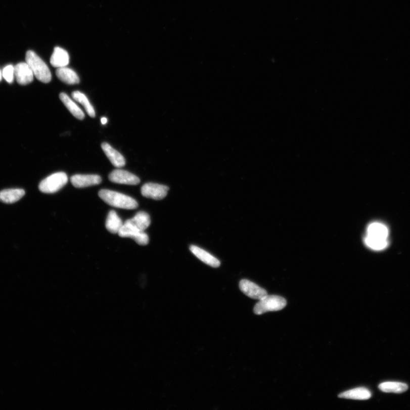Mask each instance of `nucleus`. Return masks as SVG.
I'll list each match as a JSON object with an SVG mask.
<instances>
[{
    "mask_svg": "<svg viewBox=\"0 0 410 410\" xmlns=\"http://www.w3.org/2000/svg\"><path fill=\"white\" fill-rule=\"evenodd\" d=\"M99 196L106 204L115 208L127 210L138 208V204L133 198L115 191L102 189L99 191Z\"/></svg>",
    "mask_w": 410,
    "mask_h": 410,
    "instance_id": "1",
    "label": "nucleus"
},
{
    "mask_svg": "<svg viewBox=\"0 0 410 410\" xmlns=\"http://www.w3.org/2000/svg\"><path fill=\"white\" fill-rule=\"evenodd\" d=\"M25 59L38 80L44 83L51 82L52 77L51 70L37 54L31 51L27 52Z\"/></svg>",
    "mask_w": 410,
    "mask_h": 410,
    "instance_id": "2",
    "label": "nucleus"
},
{
    "mask_svg": "<svg viewBox=\"0 0 410 410\" xmlns=\"http://www.w3.org/2000/svg\"><path fill=\"white\" fill-rule=\"evenodd\" d=\"M287 305V301L283 297L277 295H267L259 300L255 306L254 312L256 314H262L268 312L279 311Z\"/></svg>",
    "mask_w": 410,
    "mask_h": 410,
    "instance_id": "3",
    "label": "nucleus"
},
{
    "mask_svg": "<svg viewBox=\"0 0 410 410\" xmlns=\"http://www.w3.org/2000/svg\"><path fill=\"white\" fill-rule=\"evenodd\" d=\"M68 182V177L64 172L54 173L42 180L39 184V191L51 194L59 191Z\"/></svg>",
    "mask_w": 410,
    "mask_h": 410,
    "instance_id": "4",
    "label": "nucleus"
},
{
    "mask_svg": "<svg viewBox=\"0 0 410 410\" xmlns=\"http://www.w3.org/2000/svg\"><path fill=\"white\" fill-rule=\"evenodd\" d=\"M118 234L121 238L133 239L139 245L146 246L149 243V237L145 232L126 222L120 229Z\"/></svg>",
    "mask_w": 410,
    "mask_h": 410,
    "instance_id": "5",
    "label": "nucleus"
},
{
    "mask_svg": "<svg viewBox=\"0 0 410 410\" xmlns=\"http://www.w3.org/2000/svg\"><path fill=\"white\" fill-rule=\"evenodd\" d=\"M169 188L167 186L155 183L144 184L141 189L142 195L146 198L161 200L167 195Z\"/></svg>",
    "mask_w": 410,
    "mask_h": 410,
    "instance_id": "6",
    "label": "nucleus"
},
{
    "mask_svg": "<svg viewBox=\"0 0 410 410\" xmlns=\"http://www.w3.org/2000/svg\"><path fill=\"white\" fill-rule=\"evenodd\" d=\"M240 288L243 294L252 299L259 300L268 295L266 291L247 279L240 282Z\"/></svg>",
    "mask_w": 410,
    "mask_h": 410,
    "instance_id": "7",
    "label": "nucleus"
},
{
    "mask_svg": "<svg viewBox=\"0 0 410 410\" xmlns=\"http://www.w3.org/2000/svg\"><path fill=\"white\" fill-rule=\"evenodd\" d=\"M109 178L110 181L120 184L130 185L136 186L141 180L136 175L124 170L115 169L110 174Z\"/></svg>",
    "mask_w": 410,
    "mask_h": 410,
    "instance_id": "8",
    "label": "nucleus"
},
{
    "mask_svg": "<svg viewBox=\"0 0 410 410\" xmlns=\"http://www.w3.org/2000/svg\"><path fill=\"white\" fill-rule=\"evenodd\" d=\"M34 74L26 62H21L15 67V76L18 83L27 85L33 82Z\"/></svg>",
    "mask_w": 410,
    "mask_h": 410,
    "instance_id": "9",
    "label": "nucleus"
},
{
    "mask_svg": "<svg viewBox=\"0 0 410 410\" xmlns=\"http://www.w3.org/2000/svg\"><path fill=\"white\" fill-rule=\"evenodd\" d=\"M70 181L74 187L82 188L100 184L102 178L97 174H76L71 177Z\"/></svg>",
    "mask_w": 410,
    "mask_h": 410,
    "instance_id": "10",
    "label": "nucleus"
},
{
    "mask_svg": "<svg viewBox=\"0 0 410 410\" xmlns=\"http://www.w3.org/2000/svg\"><path fill=\"white\" fill-rule=\"evenodd\" d=\"M102 148L105 152L108 159L110 160L111 163L116 168H121L125 165V160L124 156L118 151L112 148L109 144L103 143Z\"/></svg>",
    "mask_w": 410,
    "mask_h": 410,
    "instance_id": "11",
    "label": "nucleus"
},
{
    "mask_svg": "<svg viewBox=\"0 0 410 410\" xmlns=\"http://www.w3.org/2000/svg\"><path fill=\"white\" fill-rule=\"evenodd\" d=\"M190 250L197 258L199 259L202 262L205 264L214 268H217L220 266V261L205 250L194 245L190 247Z\"/></svg>",
    "mask_w": 410,
    "mask_h": 410,
    "instance_id": "12",
    "label": "nucleus"
},
{
    "mask_svg": "<svg viewBox=\"0 0 410 410\" xmlns=\"http://www.w3.org/2000/svg\"><path fill=\"white\" fill-rule=\"evenodd\" d=\"M70 57L68 53L65 50L57 47L51 58V64L54 67L61 68L66 67L69 64Z\"/></svg>",
    "mask_w": 410,
    "mask_h": 410,
    "instance_id": "13",
    "label": "nucleus"
},
{
    "mask_svg": "<svg viewBox=\"0 0 410 410\" xmlns=\"http://www.w3.org/2000/svg\"><path fill=\"white\" fill-rule=\"evenodd\" d=\"M125 222L132 225L140 231L144 232L150 226L151 218L146 212L139 211L134 217L126 220Z\"/></svg>",
    "mask_w": 410,
    "mask_h": 410,
    "instance_id": "14",
    "label": "nucleus"
},
{
    "mask_svg": "<svg viewBox=\"0 0 410 410\" xmlns=\"http://www.w3.org/2000/svg\"><path fill=\"white\" fill-rule=\"evenodd\" d=\"M56 75L58 78L62 82L67 84H76L80 82L79 76L75 72L66 67L58 68L56 71Z\"/></svg>",
    "mask_w": 410,
    "mask_h": 410,
    "instance_id": "15",
    "label": "nucleus"
},
{
    "mask_svg": "<svg viewBox=\"0 0 410 410\" xmlns=\"http://www.w3.org/2000/svg\"><path fill=\"white\" fill-rule=\"evenodd\" d=\"M25 195L22 189H6L0 192V201L6 204H13L19 201Z\"/></svg>",
    "mask_w": 410,
    "mask_h": 410,
    "instance_id": "16",
    "label": "nucleus"
},
{
    "mask_svg": "<svg viewBox=\"0 0 410 410\" xmlns=\"http://www.w3.org/2000/svg\"><path fill=\"white\" fill-rule=\"evenodd\" d=\"M60 98L67 109L71 112V114L75 117L76 119L83 120L84 118L85 115L83 111L66 94L64 93H61Z\"/></svg>",
    "mask_w": 410,
    "mask_h": 410,
    "instance_id": "17",
    "label": "nucleus"
},
{
    "mask_svg": "<svg viewBox=\"0 0 410 410\" xmlns=\"http://www.w3.org/2000/svg\"><path fill=\"white\" fill-rule=\"evenodd\" d=\"M372 396L371 391L366 388H357L340 394L339 397L354 400H368Z\"/></svg>",
    "mask_w": 410,
    "mask_h": 410,
    "instance_id": "18",
    "label": "nucleus"
},
{
    "mask_svg": "<svg viewBox=\"0 0 410 410\" xmlns=\"http://www.w3.org/2000/svg\"><path fill=\"white\" fill-rule=\"evenodd\" d=\"M123 224L116 211L114 210L110 211L106 222V227L108 231L112 234H118Z\"/></svg>",
    "mask_w": 410,
    "mask_h": 410,
    "instance_id": "19",
    "label": "nucleus"
},
{
    "mask_svg": "<svg viewBox=\"0 0 410 410\" xmlns=\"http://www.w3.org/2000/svg\"><path fill=\"white\" fill-rule=\"evenodd\" d=\"M406 384L400 382H386L379 385V389L384 393H403L408 390Z\"/></svg>",
    "mask_w": 410,
    "mask_h": 410,
    "instance_id": "20",
    "label": "nucleus"
},
{
    "mask_svg": "<svg viewBox=\"0 0 410 410\" xmlns=\"http://www.w3.org/2000/svg\"><path fill=\"white\" fill-rule=\"evenodd\" d=\"M367 235L382 239L388 238V229L384 224L375 222L369 225Z\"/></svg>",
    "mask_w": 410,
    "mask_h": 410,
    "instance_id": "21",
    "label": "nucleus"
},
{
    "mask_svg": "<svg viewBox=\"0 0 410 410\" xmlns=\"http://www.w3.org/2000/svg\"><path fill=\"white\" fill-rule=\"evenodd\" d=\"M72 97H73L74 100L79 103L84 107L85 110L86 111L87 113L90 117L95 118L96 111H95L94 107L90 103L87 97L83 93L78 91L74 92L72 93Z\"/></svg>",
    "mask_w": 410,
    "mask_h": 410,
    "instance_id": "22",
    "label": "nucleus"
},
{
    "mask_svg": "<svg viewBox=\"0 0 410 410\" xmlns=\"http://www.w3.org/2000/svg\"><path fill=\"white\" fill-rule=\"evenodd\" d=\"M366 245L371 249L375 250H382L388 245V241L386 239L376 238L367 235L365 239Z\"/></svg>",
    "mask_w": 410,
    "mask_h": 410,
    "instance_id": "23",
    "label": "nucleus"
},
{
    "mask_svg": "<svg viewBox=\"0 0 410 410\" xmlns=\"http://www.w3.org/2000/svg\"><path fill=\"white\" fill-rule=\"evenodd\" d=\"M2 74L3 77L6 79L8 83H12L15 77V67H13L12 65H8L4 67Z\"/></svg>",
    "mask_w": 410,
    "mask_h": 410,
    "instance_id": "24",
    "label": "nucleus"
},
{
    "mask_svg": "<svg viewBox=\"0 0 410 410\" xmlns=\"http://www.w3.org/2000/svg\"><path fill=\"white\" fill-rule=\"evenodd\" d=\"M107 121H108L107 119L106 118H105V117H103V118H102V119H101V123H102V124L103 125L106 124L107 123Z\"/></svg>",
    "mask_w": 410,
    "mask_h": 410,
    "instance_id": "25",
    "label": "nucleus"
},
{
    "mask_svg": "<svg viewBox=\"0 0 410 410\" xmlns=\"http://www.w3.org/2000/svg\"><path fill=\"white\" fill-rule=\"evenodd\" d=\"M2 78H3L2 72L1 70H0V81L2 80Z\"/></svg>",
    "mask_w": 410,
    "mask_h": 410,
    "instance_id": "26",
    "label": "nucleus"
}]
</instances>
